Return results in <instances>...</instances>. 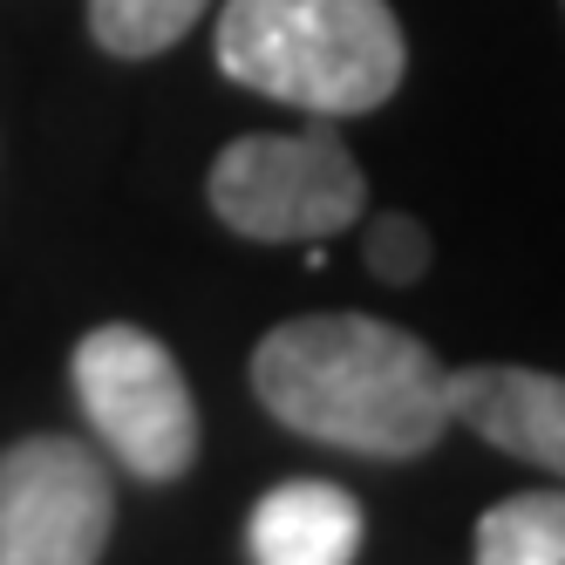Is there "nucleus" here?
<instances>
[{"label":"nucleus","mask_w":565,"mask_h":565,"mask_svg":"<svg viewBox=\"0 0 565 565\" xmlns=\"http://www.w3.org/2000/svg\"><path fill=\"white\" fill-rule=\"evenodd\" d=\"M253 388L273 423L382 463H409L457 429L450 369L416 334L369 313L279 320L253 354Z\"/></svg>","instance_id":"nucleus-1"},{"label":"nucleus","mask_w":565,"mask_h":565,"mask_svg":"<svg viewBox=\"0 0 565 565\" xmlns=\"http://www.w3.org/2000/svg\"><path fill=\"white\" fill-rule=\"evenodd\" d=\"M218 68L273 103L361 116L402 89L409 49L388 0H225Z\"/></svg>","instance_id":"nucleus-2"},{"label":"nucleus","mask_w":565,"mask_h":565,"mask_svg":"<svg viewBox=\"0 0 565 565\" xmlns=\"http://www.w3.org/2000/svg\"><path fill=\"white\" fill-rule=\"evenodd\" d=\"M75 402H83L89 429L109 443V457L130 477L178 483L198 463L191 382L178 369V354L157 334L130 328V320L83 334V348H75Z\"/></svg>","instance_id":"nucleus-3"},{"label":"nucleus","mask_w":565,"mask_h":565,"mask_svg":"<svg viewBox=\"0 0 565 565\" xmlns=\"http://www.w3.org/2000/svg\"><path fill=\"white\" fill-rule=\"evenodd\" d=\"M369 184L348 143L313 124L300 137H232L212 164V212L259 246H300L361 218Z\"/></svg>","instance_id":"nucleus-4"},{"label":"nucleus","mask_w":565,"mask_h":565,"mask_svg":"<svg viewBox=\"0 0 565 565\" xmlns=\"http://www.w3.org/2000/svg\"><path fill=\"white\" fill-rule=\"evenodd\" d=\"M109 524L116 491L89 443L28 436L0 457V565H89Z\"/></svg>","instance_id":"nucleus-5"},{"label":"nucleus","mask_w":565,"mask_h":565,"mask_svg":"<svg viewBox=\"0 0 565 565\" xmlns=\"http://www.w3.org/2000/svg\"><path fill=\"white\" fill-rule=\"evenodd\" d=\"M450 416L498 443L504 457H524L565 477V375L545 369H450Z\"/></svg>","instance_id":"nucleus-6"},{"label":"nucleus","mask_w":565,"mask_h":565,"mask_svg":"<svg viewBox=\"0 0 565 565\" xmlns=\"http://www.w3.org/2000/svg\"><path fill=\"white\" fill-rule=\"evenodd\" d=\"M246 552L259 565H341L361 552V504L341 483L287 477L253 504Z\"/></svg>","instance_id":"nucleus-7"},{"label":"nucleus","mask_w":565,"mask_h":565,"mask_svg":"<svg viewBox=\"0 0 565 565\" xmlns=\"http://www.w3.org/2000/svg\"><path fill=\"white\" fill-rule=\"evenodd\" d=\"M483 565H565V491H518L470 532Z\"/></svg>","instance_id":"nucleus-8"},{"label":"nucleus","mask_w":565,"mask_h":565,"mask_svg":"<svg viewBox=\"0 0 565 565\" xmlns=\"http://www.w3.org/2000/svg\"><path fill=\"white\" fill-rule=\"evenodd\" d=\"M198 14H205V0H89V34L96 49L143 62V55L178 49L198 28Z\"/></svg>","instance_id":"nucleus-9"},{"label":"nucleus","mask_w":565,"mask_h":565,"mask_svg":"<svg viewBox=\"0 0 565 565\" xmlns=\"http://www.w3.org/2000/svg\"><path fill=\"white\" fill-rule=\"evenodd\" d=\"M369 266L388 279V287H409V279H423V266H429V232L416 218H402V212L375 218L369 225Z\"/></svg>","instance_id":"nucleus-10"}]
</instances>
